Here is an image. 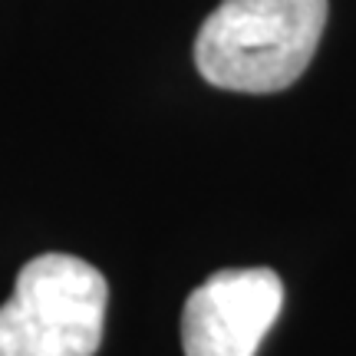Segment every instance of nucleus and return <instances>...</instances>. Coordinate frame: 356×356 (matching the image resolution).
I'll return each mask as SVG.
<instances>
[{
    "label": "nucleus",
    "instance_id": "obj_2",
    "mask_svg": "<svg viewBox=\"0 0 356 356\" xmlns=\"http://www.w3.org/2000/svg\"><path fill=\"white\" fill-rule=\"evenodd\" d=\"M109 287L73 254H40L0 307V356H96Z\"/></svg>",
    "mask_w": 356,
    "mask_h": 356
},
{
    "label": "nucleus",
    "instance_id": "obj_3",
    "mask_svg": "<svg viewBox=\"0 0 356 356\" xmlns=\"http://www.w3.org/2000/svg\"><path fill=\"white\" fill-rule=\"evenodd\" d=\"M284 280L270 267H228L198 284L185 300V356H257L277 323Z\"/></svg>",
    "mask_w": 356,
    "mask_h": 356
},
{
    "label": "nucleus",
    "instance_id": "obj_1",
    "mask_svg": "<svg viewBox=\"0 0 356 356\" xmlns=\"http://www.w3.org/2000/svg\"><path fill=\"white\" fill-rule=\"evenodd\" d=\"M327 0H221L195 40V66L228 92H280L304 76Z\"/></svg>",
    "mask_w": 356,
    "mask_h": 356
}]
</instances>
